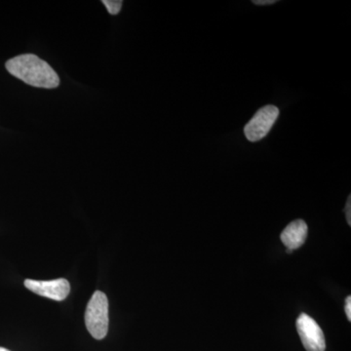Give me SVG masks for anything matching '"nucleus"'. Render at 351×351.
<instances>
[{"label":"nucleus","instance_id":"f257e3e1","mask_svg":"<svg viewBox=\"0 0 351 351\" xmlns=\"http://www.w3.org/2000/svg\"><path fill=\"white\" fill-rule=\"evenodd\" d=\"M8 73L31 86L54 89L60 85L59 75L47 62L34 54L20 55L5 64Z\"/></svg>","mask_w":351,"mask_h":351},{"label":"nucleus","instance_id":"f03ea898","mask_svg":"<svg viewBox=\"0 0 351 351\" xmlns=\"http://www.w3.org/2000/svg\"><path fill=\"white\" fill-rule=\"evenodd\" d=\"M88 332L96 339H103L108 331V301L105 293L96 291L88 302L85 313Z\"/></svg>","mask_w":351,"mask_h":351},{"label":"nucleus","instance_id":"7ed1b4c3","mask_svg":"<svg viewBox=\"0 0 351 351\" xmlns=\"http://www.w3.org/2000/svg\"><path fill=\"white\" fill-rule=\"evenodd\" d=\"M279 117L276 106H265L256 112L253 119L246 124L244 133L250 142H258L269 134Z\"/></svg>","mask_w":351,"mask_h":351},{"label":"nucleus","instance_id":"20e7f679","mask_svg":"<svg viewBox=\"0 0 351 351\" xmlns=\"http://www.w3.org/2000/svg\"><path fill=\"white\" fill-rule=\"evenodd\" d=\"M298 332L306 351H325L324 332L315 320L306 313H302L295 322Z\"/></svg>","mask_w":351,"mask_h":351},{"label":"nucleus","instance_id":"39448f33","mask_svg":"<svg viewBox=\"0 0 351 351\" xmlns=\"http://www.w3.org/2000/svg\"><path fill=\"white\" fill-rule=\"evenodd\" d=\"M25 288L41 297L62 302L71 292V285L66 279L59 278L51 281H38L32 279L25 280Z\"/></svg>","mask_w":351,"mask_h":351},{"label":"nucleus","instance_id":"423d86ee","mask_svg":"<svg viewBox=\"0 0 351 351\" xmlns=\"http://www.w3.org/2000/svg\"><path fill=\"white\" fill-rule=\"evenodd\" d=\"M308 228L306 221L297 219L286 226L281 233V241L287 248L288 253L297 250L306 242Z\"/></svg>","mask_w":351,"mask_h":351},{"label":"nucleus","instance_id":"0eeeda50","mask_svg":"<svg viewBox=\"0 0 351 351\" xmlns=\"http://www.w3.org/2000/svg\"><path fill=\"white\" fill-rule=\"evenodd\" d=\"M105 6L107 7L108 13L110 15H117L121 10L122 3L121 0H105L103 1Z\"/></svg>","mask_w":351,"mask_h":351},{"label":"nucleus","instance_id":"6e6552de","mask_svg":"<svg viewBox=\"0 0 351 351\" xmlns=\"http://www.w3.org/2000/svg\"><path fill=\"white\" fill-rule=\"evenodd\" d=\"M346 314L348 321H351V297L348 295L346 300Z\"/></svg>","mask_w":351,"mask_h":351},{"label":"nucleus","instance_id":"1a4fd4ad","mask_svg":"<svg viewBox=\"0 0 351 351\" xmlns=\"http://www.w3.org/2000/svg\"><path fill=\"white\" fill-rule=\"evenodd\" d=\"M351 200H350V196L348 197V202H346V219H348V225L351 226Z\"/></svg>","mask_w":351,"mask_h":351},{"label":"nucleus","instance_id":"9d476101","mask_svg":"<svg viewBox=\"0 0 351 351\" xmlns=\"http://www.w3.org/2000/svg\"><path fill=\"white\" fill-rule=\"evenodd\" d=\"M276 0H254L253 3L256 5H269L276 3Z\"/></svg>","mask_w":351,"mask_h":351},{"label":"nucleus","instance_id":"9b49d317","mask_svg":"<svg viewBox=\"0 0 351 351\" xmlns=\"http://www.w3.org/2000/svg\"><path fill=\"white\" fill-rule=\"evenodd\" d=\"M0 351H10V350H6V348H0Z\"/></svg>","mask_w":351,"mask_h":351}]
</instances>
